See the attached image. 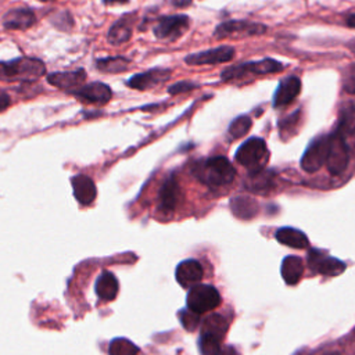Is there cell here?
I'll list each match as a JSON object with an SVG mask.
<instances>
[{
	"mask_svg": "<svg viewBox=\"0 0 355 355\" xmlns=\"http://www.w3.org/2000/svg\"><path fill=\"white\" fill-rule=\"evenodd\" d=\"M337 132L343 136L348 133H355V105L345 107L341 111Z\"/></svg>",
	"mask_w": 355,
	"mask_h": 355,
	"instance_id": "27",
	"label": "cell"
},
{
	"mask_svg": "<svg viewBox=\"0 0 355 355\" xmlns=\"http://www.w3.org/2000/svg\"><path fill=\"white\" fill-rule=\"evenodd\" d=\"M234 49L230 46H219L214 49H208L200 53L189 54L186 57V62L190 65H212L227 62L233 58Z\"/></svg>",
	"mask_w": 355,
	"mask_h": 355,
	"instance_id": "9",
	"label": "cell"
},
{
	"mask_svg": "<svg viewBox=\"0 0 355 355\" xmlns=\"http://www.w3.org/2000/svg\"><path fill=\"white\" fill-rule=\"evenodd\" d=\"M179 198H180V189H179L178 180L175 176H171L165 180V183L159 190V208L164 212H172L176 208Z\"/></svg>",
	"mask_w": 355,
	"mask_h": 355,
	"instance_id": "19",
	"label": "cell"
},
{
	"mask_svg": "<svg viewBox=\"0 0 355 355\" xmlns=\"http://www.w3.org/2000/svg\"><path fill=\"white\" fill-rule=\"evenodd\" d=\"M227 330V322L226 319L219 315V313H212L209 315L201 327V334H209V336H215L218 338H223L225 333Z\"/></svg>",
	"mask_w": 355,
	"mask_h": 355,
	"instance_id": "26",
	"label": "cell"
},
{
	"mask_svg": "<svg viewBox=\"0 0 355 355\" xmlns=\"http://www.w3.org/2000/svg\"><path fill=\"white\" fill-rule=\"evenodd\" d=\"M198 345L202 355H222L223 351L220 345V338L209 334H201Z\"/></svg>",
	"mask_w": 355,
	"mask_h": 355,
	"instance_id": "28",
	"label": "cell"
},
{
	"mask_svg": "<svg viewBox=\"0 0 355 355\" xmlns=\"http://www.w3.org/2000/svg\"><path fill=\"white\" fill-rule=\"evenodd\" d=\"M308 265L313 272L327 275V276H337L345 269V263L337 258L329 257L319 250H312L308 254Z\"/></svg>",
	"mask_w": 355,
	"mask_h": 355,
	"instance_id": "11",
	"label": "cell"
},
{
	"mask_svg": "<svg viewBox=\"0 0 355 355\" xmlns=\"http://www.w3.org/2000/svg\"><path fill=\"white\" fill-rule=\"evenodd\" d=\"M202 266L196 259L182 261L175 272L176 280L182 287H190L197 284L202 279Z\"/></svg>",
	"mask_w": 355,
	"mask_h": 355,
	"instance_id": "15",
	"label": "cell"
},
{
	"mask_svg": "<svg viewBox=\"0 0 355 355\" xmlns=\"http://www.w3.org/2000/svg\"><path fill=\"white\" fill-rule=\"evenodd\" d=\"M11 104V98L7 93L0 92V111H4L6 108H8Z\"/></svg>",
	"mask_w": 355,
	"mask_h": 355,
	"instance_id": "34",
	"label": "cell"
},
{
	"mask_svg": "<svg viewBox=\"0 0 355 355\" xmlns=\"http://www.w3.org/2000/svg\"><path fill=\"white\" fill-rule=\"evenodd\" d=\"M283 69V65L273 60V58H263L259 61H251V62H244L241 65H234L230 68H226L222 72V79L223 80H232V79H239L243 78L248 73L252 75H266V73H275Z\"/></svg>",
	"mask_w": 355,
	"mask_h": 355,
	"instance_id": "5",
	"label": "cell"
},
{
	"mask_svg": "<svg viewBox=\"0 0 355 355\" xmlns=\"http://www.w3.org/2000/svg\"><path fill=\"white\" fill-rule=\"evenodd\" d=\"M301 92V80L298 76H287L283 79L273 96V105L275 107H283L290 104Z\"/></svg>",
	"mask_w": 355,
	"mask_h": 355,
	"instance_id": "14",
	"label": "cell"
},
{
	"mask_svg": "<svg viewBox=\"0 0 355 355\" xmlns=\"http://www.w3.org/2000/svg\"><path fill=\"white\" fill-rule=\"evenodd\" d=\"M36 21L35 12L29 8H12L10 10L4 18L3 25L10 31H25L31 28Z\"/></svg>",
	"mask_w": 355,
	"mask_h": 355,
	"instance_id": "16",
	"label": "cell"
},
{
	"mask_svg": "<svg viewBox=\"0 0 355 355\" xmlns=\"http://www.w3.org/2000/svg\"><path fill=\"white\" fill-rule=\"evenodd\" d=\"M190 3H191V0H172V4L179 8L187 7V6H190Z\"/></svg>",
	"mask_w": 355,
	"mask_h": 355,
	"instance_id": "35",
	"label": "cell"
},
{
	"mask_svg": "<svg viewBox=\"0 0 355 355\" xmlns=\"http://www.w3.org/2000/svg\"><path fill=\"white\" fill-rule=\"evenodd\" d=\"M40 1H53V0H40Z\"/></svg>",
	"mask_w": 355,
	"mask_h": 355,
	"instance_id": "39",
	"label": "cell"
},
{
	"mask_svg": "<svg viewBox=\"0 0 355 355\" xmlns=\"http://www.w3.org/2000/svg\"><path fill=\"white\" fill-rule=\"evenodd\" d=\"M329 151V136H320L315 139L305 150L301 158V168L306 172L318 171L327 158Z\"/></svg>",
	"mask_w": 355,
	"mask_h": 355,
	"instance_id": "7",
	"label": "cell"
},
{
	"mask_svg": "<svg viewBox=\"0 0 355 355\" xmlns=\"http://www.w3.org/2000/svg\"><path fill=\"white\" fill-rule=\"evenodd\" d=\"M251 128V119L247 115H241L237 116L229 126V135L233 139H239L241 136H244Z\"/></svg>",
	"mask_w": 355,
	"mask_h": 355,
	"instance_id": "30",
	"label": "cell"
},
{
	"mask_svg": "<svg viewBox=\"0 0 355 355\" xmlns=\"http://www.w3.org/2000/svg\"><path fill=\"white\" fill-rule=\"evenodd\" d=\"M230 208H232L233 214L241 219H250L258 212L257 201H254L252 198H250L247 196L234 197L230 201Z\"/></svg>",
	"mask_w": 355,
	"mask_h": 355,
	"instance_id": "24",
	"label": "cell"
},
{
	"mask_svg": "<svg viewBox=\"0 0 355 355\" xmlns=\"http://www.w3.org/2000/svg\"><path fill=\"white\" fill-rule=\"evenodd\" d=\"M268 158L269 151L266 143L259 137H251L245 140L236 151V161L252 173L261 171L265 166Z\"/></svg>",
	"mask_w": 355,
	"mask_h": 355,
	"instance_id": "3",
	"label": "cell"
},
{
	"mask_svg": "<svg viewBox=\"0 0 355 355\" xmlns=\"http://www.w3.org/2000/svg\"><path fill=\"white\" fill-rule=\"evenodd\" d=\"M69 93L73 94L82 103L97 104V105L107 104L112 97V92L110 86L103 82H92V83L79 86Z\"/></svg>",
	"mask_w": 355,
	"mask_h": 355,
	"instance_id": "8",
	"label": "cell"
},
{
	"mask_svg": "<svg viewBox=\"0 0 355 355\" xmlns=\"http://www.w3.org/2000/svg\"><path fill=\"white\" fill-rule=\"evenodd\" d=\"M189 28V17L169 15L161 18L154 26V35L158 39H176L182 36Z\"/></svg>",
	"mask_w": 355,
	"mask_h": 355,
	"instance_id": "10",
	"label": "cell"
},
{
	"mask_svg": "<svg viewBox=\"0 0 355 355\" xmlns=\"http://www.w3.org/2000/svg\"><path fill=\"white\" fill-rule=\"evenodd\" d=\"M265 26L257 22H248V21H226L222 22L215 29V36L223 37L227 35H262L265 32Z\"/></svg>",
	"mask_w": 355,
	"mask_h": 355,
	"instance_id": "12",
	"label": "cell"
},
{
	"mask_svg": "<svg viewBox=\"0 0 355 355\" xmlns=\"http://www.w3.org/2000/svg\"><path fill=\"white\" fill-rule=\"evenodd\" d=\"M280 270H282V277L284 279V282L290 286H294L302 277L304 263H302L301 258L294 257V255H288L283 259Z\"/></svg>",
	"mask_w": 355,
	"mask_h": 355,
	"instance_id": "20",
	"label": "cell"
},
{
	"mask_svg": "<svg viewBox=\"0 0 355 355\" xmlns=\"http://www.w3.org/2000/svg\"><path fill=\"white\" fill-rule=\"evenodd\" d=\"M197 178L208 186L216 187L230 183L234 179V168L225 157H211L196 166Z\"/></svg>",
	"mask_w": 355,
	"mask_h": 355,
	"instance_id": "2",
	"label": "cell"
},
{
	"mask_svg": "<svg viewBox=\"0 0 355 355\" xmlns=\"http://www.w3.org/2000/svg\"><path fill=\"white\" fill-rule=\"evenodd\" d=\"M349 161L348 146L344 140V136L338 132H334L329 136V151L326 158V165L330 173L336 175L343 172Z\"/></svg>",
	"mask_w": 355,
	"mask_h": 355,
	"instance_id": "6",
	"label": "cell"
},
{
	"mask_svg": "<svg viewBox=\"0 0 355 355\" xmlns=\"http://www.w3.org/2000/svg\"><path fill=\"white\" fill-rule=\"evenodd\" d=\"M86 78V72L83 69L67 71V72H53L47 76V82L61 90L72 92L79 87Z\"/></svg>",
	"mask_w": 355,
	"mask_h": 355,
	"instance_id": "17",
	"label": "cell"
},
{
	"mask_svg": "<svg viewBox=\"0 0 355 355\" xmlns=\"http://www.w3.org/2000/svg\"><path fill=\"white\" fill-rule=\"evenodd\" d=\"M129 0H105V3L107 4H125V3H128Z\"/></svg>",
	"mask_w": 355,
	"mask_h": 355,
	"instance_id": "37",
	"label": "cell"
},
{
	"mask_svg": "<svg viewBox=\"0 0 355 355\" xmlns=\"http://www.w3.org/2000/svg\"><path fill=\"white\" fill-rule=\"evenodd\" d=\"M96 294L103 301H111L118 293V280L111 272H104L96 282Z\"/></svg>",
	"mask_w": 355,
	"mask_h": 355,
	"instance_id": "22",
	"label": "cell"
},
{
	"mask_svg": "<svg viewBox=\"0 0 355 355\" xmlns=\"http://www.w3.org/2000/svg\"><path fill=\"white\" fill-rule=\"evenodd\" d=\"M171 75L169 69L165 68H153L150 71L141 72V73H136L133 75L129 80H128V86H130L132 89L136 90H147V89H153L157 85L162 83L164 80H166Z\"/></svg>",
	"mask_w": 355,
	"mask_h": 355,
	"instance_id": "13",
	"label": "cell"
},
{
	"mask_svg": "<svg viewBox=\"0 0 355 355\" xmlns=\"http://www.w3.org/2000/svg\"><path fill=\"white\" fill-rule=\"evenodd\" d=\"M327 355H340V354H327Z\"/></svg>",
	"mask_w": 355,
	"mask_h": 355,
	"instance_id": "40",
	"label": "cell"
},
{
	"mask_svg": "<svg viewBox=\"0 0 355 355\" xmlns=\"http://www.w3.org/2000/svg\"><path fill=\"white\" fill-rule=\"evenodd\" d=\"M276 240L280 244H284L293 248H300V250L306 248L309 244L308 237L301 230L294 227H280L276 232Z\"/></svg>",
	"mask_w": 355,
	"mask_h": 355,
	"instance_id": "21",
	"label": "cell"
},
{
	"mask_svg": "<svg viewBox=\"0 0 355 355\" xmlns=\"http://www.w3.org/2000/svg\"><path fill=\"white\" fill-rule=\"evenodd\" d=\"M343 87L347 93L355 94V64L347 67L343 75Z\"/></svg>",
	"mask_w": 355,
	"mask_h": 355,
	"instance_id": "32",
	"label": "cell"
},
{
	"mask_svg": "<svg viewBox=\"0 0 355 355\" xmlns=\"http://www.w3.org/2000/svg\"><path fill=\"white\" fill-rule=\"evenodd\" d=\"M46 73L42 60L33 57H18L11 61H0V80L33 82Z\"/></svg>",
	"mask_w": 355,
	"mask_h": 355,
	"instance_id": "1",
	"label": "cell"
},
{
	"mask_svg": "<svg viewBox=\"0 0 355 355\" xmlns=\"http://www.w3.org/2000/svg\"><path fill=\"white\" fill-rule=\"evenodd\" d=\"M348 49L355 54V39H354V40H351V42L348 43Z\"/></svg>",
	"mask_w": 355,
	"mask_h": 355,
	"instance_id": "38",
	"label": "cell"
},
{
	"mask_svg": "<svg viewBox=\"0 0 355 355\" xmlns=\"http://www.w3.org/2000/svg\"><path fill=\"white\" fill-rule=\"evenodd\" d=\"M71 182H72L73 196L79 204L89 205L94 201L97 191H96V186L90 178H87L85 175H76L72 178Z\"/></svg>",
	"mask_w": 355,
	"mask_h": 355,
	"instance_id": "18",
	"label": "cell"
},
{
	"mask_svg": "<svg viewBox=\"0 0 355 355\" xmlns=\"http://www.w3.org/2000/svg\"><path fill=\"white\" fill-rule=\"evenodd\" d=\"M194 86H196V85L191 83V82H178V83L172 85L168 92H169L171 94H179V93H182V92L191 90Z\"/></svg>",
	"mask_w": 355,
	"mask_h": 355,
	"instance_id": "33",
	"label": "cell"
},
{
	"mask_svg": "<svg viewBox=\"0 0 355 355\" xmlns=\"http://www.w3.org/2000/svg\"><path fill=\"white\" fill-rule=\"evenodd\" d=\"M130 65V60L123 57V55H115V57H105V58H100L96 62V67L98 71L101 72H107V73H119L123 72L129 68Z\"/></svg>",
	"mask_w": 355,
	"mask_h": 355,
	"instance_id": "25",
	"label": "cell"
},
{
	"mask_svg": "<svg viewBox=\"0 0 355 355\" xmlns=\"http://www.w3.org/2000/svg\"><path fill=\"white\" fill-rule=\"evenodd\" d=\"M179 319H180V323H182V326L186 329V330H189V331H193V330H196L197 329V326H198V323H200V313H196V312H193V311H190L189 308L187 309H184V311H180L179 312Z\"/></svg>",
	"mask_w": 355,
	"mask_h": 355,
	"instance_id": "31",
	"label": "cell"
},
{
	"mask_svg": "<svg viewBox=\"0 0 355 355\" xmlns=\"http://www.w3.org/2000/svg\"><path fill=\"white\" fill-rule=\"evenodd\" d=\"M347 25L351 26V28H355V14H351V15L347 18Z\"/></svg>",
	"mask_w": 355,
	"mask_h": 355,
	"instance_id": "36",
	"label": "cell"
},
{
	"mask_svg": "<svg viewBox=\"0 0 355 355\" xmlns=\"http://www.w3.org/2000/svg\"><path fill=\"white\" fill-rule=\"evenodd\" d=\"M110 355H137L139 348L128 338H115L110 344Z\"/></svg>",
	"mask_w": 355,
	"mask_h": 355,
	"instance_id": "29",
	"label": "cell"
},
{
	"mask_svg": "<svg viewBox=\"0 0 355 355\" xmlns=\"http://www.w3.org/2000/svg\"><path fill=\"white\" fill-rule=\"evenodd\" d=\"M130 36H132V21L129 19V17H123L110 28L107 40L111 44H122L128 42Z\"/></svg>",
	"mask_w": 355,
	"mask_h": 355,
	"instance_id": "23",
	"label": "cell"
},
{
	"mask_svg": "<svg viewBox=\"0 0 355 355\" xmlns=\"http://www.w3.org/2000/svg\"><path fill=\"white\" fill-rule=\"evenodd\" d=\"M222 298L218 290L209 284H194L191 286L186 302L187 308L196 313H204L216 308Z\"/></svg>",
	"mask_w": 355,
	"mask_h": 355,
	"instance_id": "4",
	"label": "cell"
}]
</instances>
